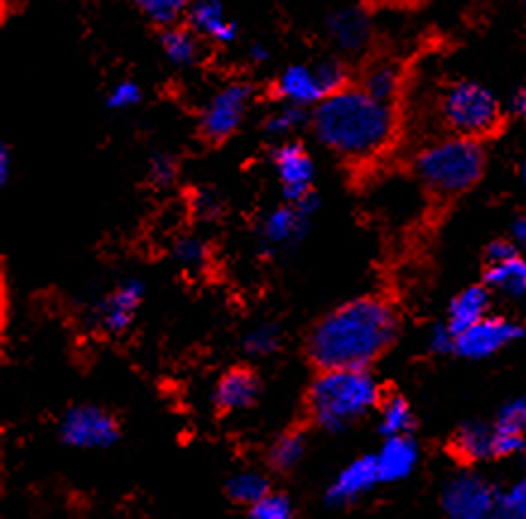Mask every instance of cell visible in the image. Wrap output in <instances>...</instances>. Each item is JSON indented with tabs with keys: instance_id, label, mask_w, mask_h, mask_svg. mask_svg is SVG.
Returning <instances> with one entry per match:
<instances>
[{
	"instance_id": "ac0fdd59",
	"label": "cell",
	"mask_w": 526,
	"mask_h": 519,
	"mask_svg": "<svg viewBox=\"0 0 526 519\" xmlns=\"http://www.w3.org/2000/svg\"><path fill=\"white\" fill-rule=\"evenodd\" d=\"M188 25L193 32L219 44H231L238 37L236 22L226 20L219 0H193L188 8Z\"/></svg>"
},
{
	"instance_id": "ab89813d",
	"label": "cell",
	"mask_w": 526,
	"mask_h": 519,
	"mask_svg": "<svg viewBox=\"0 0 526 519\" xmlns=\"http://www.w3.org/2000/svg\"><path fill=\"white\" fill-rule=\"evenodd\" d=\"M10 173H13V152L8 145H0V183L10 181Z\"/></svg>"
},
{
	"instance_id": "ffe728a7",
	"label": "cell",
	"mask_w": 526,
	"mask_h": 519,
	"mask_svg": "<svg viewBox=\"0 0 526 519\" xmlns=\"http://www.w3.org/2000/svg\"><path fill=\"white\" fill-rule=\"evenodd\" d=\"M486 286L495 294L505 298H524L526 296V258L514 253L512 258L500 262H488L486 267Z\"/></svg>"
},
{
	"instance_id": "ba28073f",
	"label": "cell",
	"mask_w": 526,
	"mask_h": 519,
	"mask_svg": "<svg viewBox=\"0 0 526 519\" xmlns=\"http://www.w3.org/2000/svg\"><path fill=\"white\" fill-rule=\"evenodd\" d=\"M524 327L519 322L502 315H486L483 320H478L476 325H471L469 330L457 334V346L454 354L462 356L469 361H483L490 356L500 354L502 349L522 339Z\"/></svg>"
},
{
	"instance_id": "4fadbf2b",
	"label": "cell",
	"mask_w": 526,
	"mask_h": 519,
	"mask_svg": "<svg viewBox=\"0 0 526 519\" xmlns=\"http://www.w3.org/2000/svg\"><path fill=\"white\" fill-rule=\"evenodd\" d=\"M274 92H277V97L282 99L284 104L301 106V109L318 106L322 99L330 97L325 85H322L318 65L303 63H294L289 65V68H284L282 75L274 82Z\"/></svg>"
},
{
	"instance_id": "8992f818",
	"label": "cell",
	"mask_w": 526,
	"mask_h": 519,
	"mask_svg": "<svg viewBox=\"0 0 526 519\" xmlns=\"http://www.w3.org/2000/svg\"><path fill=\"white\" fill-rule=\"evenodd\" d=\"M500 491L476 471H459L447 479L440 493L442 515L447 519H493Z\"/></svg>"
},
{
	"instance_id": "e0dca14e",
	"label": "cell",
	"mask_w": 526,
	"mask_h": 519,
	"mask_svg": "<svg viewBox=\"0 0 526 519\" xmlns=\"http://www.w3.org/2000/svg\"><path fill=\"white\" fill-rule=\"evenodd\" d=\"M260 395V380L248 368H233L219 378L214 387V402L221 411H245Z\"/></svg>"
},
{
	"instance_id": "7c38bea8",
	"label": "cell",
	"mask_w": 526,
	"mask_h": 519,
	"mask_svg": "<svg viewBox=\"0 0 526 519\" xmlns=\"http://www.w3.org/2000/svg\"><path fill=\"white\" fill-rule=\"evenodd\" d=\"M380 483L378 474V462H375V455L368 457H358L349 467H344L337 474L330 486L325 491V505L327 507H346L351 503H356L358 498L373 491L375 486Z\"/></svg>"
},
{
	"instance_id": "8d00e7d4",
	"label": "cell",
	"mask_w": 526,
	"mask_h": 519,
	"mask_svg": "<svg viewBox=\"0 0 526 519\" xmlns=\"http://www.w3.org/2000/svg\"><path fill=\"white\" fill-rule=\"evenodd\" d=\"M428 346L435 351V354H454V346H457V334H454L450 327L438 325L430 330Z\"/></svg>"
},
{
	"instance_id": "f6af8a7d",
	"label": "cell",
	"mask_w": 526,
	"mask_h": 519,
	"mask_svg": "<svg viewBox=\"0 0 526 519\" xmlns=\"http://www.w3.org/2000/svg\"><path fill=\"white\" fill-rule=\"evenodd\" d=\"M519 3H522V8L526 10V0H519Z\"/></svg>"
},
{
	"instance_id": "836d02e7",
	"label": "cell",
	"mask_w": 526,
	"mask_h": 519,
	"mask_svg": "<svg viewBox=\"0 0 526 519\" xmlns=\"http://www.w3.org/2000/svg\"><path fill=\"white\" fill-rule=\"evenodd\" d=\"M142 89L133 80H121L111 87V92L106 94V106L113 111H125L130 106L140 104Z\"/></svg>"
},
{
	"instance_id": "5bb4252c",
	"label": "cell",
	"mask_w": 526,
	"mask_h": 519,
	"mask_svg": "<svg viewBox=\"0 0 526 519\" xmlns=\"http://www.w3.org/2000/svg\"><path fill=\"white\" fill-rule=\"evenodd\" d=\"M310 217L298 210L296 205L286 202L265 217L262 222V243L267 248H294L303 241L308 231Z\"/></svg>"
},
{
	"instance_id": "e575fe53",
	"label": "cell",
	"mask_w": 526,
	"mask_h": 519,
	"mask_svg": "<svg viewBox=\"0 0 526 519\" xmlns=\"http://www.w3.org/2000/svg\"><path fill=\"white\" fill-rule=\"evenodd\" d=\"M315 65H318V73L322 77V85H325L327 94H334V92H339V89L349 87L346 85V82H349V75H346V68L339 61L327 58V61H320Z\"/></svg>"
},
{
	"instance_id": "6da1fadb",
	"label": "cell",
	"mask_w": 526,
	"mask_h": 519,
	"mask_svg": "<svg viewBox=\"0 0 526 519\" xmlns=\"http://www.w3.org/2000/svg\"><path fill=\"white\" fill-rule=\"evenodd\" d=\"M399 334L392 306L380 298H356L327 313L308 337V354L320 371L368 368Z\"/></svg>"
},
{
	"instance_id": "277c9868",
	"label": "cell",
	"mask_w": 526,
	"mask_h": 519,
	"mask_svg": "<svg viewBox=\"0 0 526 519\" xmlns=\"http://www.w3.org/2000/svg\"><path fill=\"white\" fill-rule=\"evenodd\" d=\"M486 152L474 137H445L423 149L416 159V173L423 186L438 195H462L481 181Z\"/></svg>"
},
{
	"instance_id": "1f68e13d",
	"label": "cell",
	"mask_w": 526,
	"mask_h": 519,
	"mask_svg": "<svg viewBox=\"0 0 526 519\" xmlns=\"http://www.w3.org/2000/svg\"><path fill=\"white\" fill-rule=\"evenodd\" d=\"M308 113L306 109H301V106H294V104H284L282 109L274 111L270 118L265 121V130L267 135L272 137H284L289 133H294L298 125L306 123Z\"/></svg>"
},
{
	"instance_id": "7bdbcfd3",
	"label": "cell",
	"mask_w": 526,
	"mask_h": 519,
	"mask_svg": "<svg viewBox=\"0 0 526 519\" xmlns=\"http://www.w3.org/2000/svg\"><path fill=\"white\" fill-rule=\"evenodd\" d=\"M248 56L253 63H265V61H270V49H267L265 44H253L250 46Z\"/></svg>"
},
{
	"instance_id": "f546056e",
	"label": "cell",
	"mask_w": 526,
	"mask_h": 519,
	"mask_svg": "<svg viewBox=\"0 0 526 519\" xmlns=\"http://www.w3.org/2000/svg\"><path fill=\"white\" fill-rule=\"evenodd\" d=\"M250 519H296V507L289 495L270 491L255 505H250Z\"/></svg>"
},
{
	"instance_id": "44dd1931",
	"label": "cell",
	"mask_w": 526,
	"mask_h": 519,
	"mask_svg": "<svg viewBox=\"0 0 526 519\" xmlns=\"http://www.w3.org/2000/svg\"><path fill=\"white\" fill-rule=\"evenodd\" d=\"M452 452L464 462H486L495 459V426L486 423H464L452 438Z\"/></svg>"
},
{
	"instance_id": "603a6c76",
	"label": "cell",
	"mask_w": 526,
	"mask_h": 519,
	"mask_svg": "<svg viewBox=\"0 0 526 519\" xmlns=\"http://www.w3.org/2000/svg\"><path fill=\"white\" fill-rule=\"evenodd\" d=\"M399 87H402V70L392 61H378L363 73L361 89L370 97L382 101V104H392L397 99Z\"/></svg>"
},
{
	"instance_id": "7a4b0ae2",
	"label": "cell",
	"mask_w": 526,
	"mask_h": 519,
	"mask_svg": "<svg viewBox=\"0 0 526 519\" xmlns=\"http://www.w3.org/2000/svg\"><path fill=\"white\" fill-rule=\"evenodd\" d=\"M313 128L337 157L368 161L392 142L394 111L392 104H382L361 87H344L315 106Z\"/></svg>"
},
{
	"instance_id": "30bf717a",
	"label": "cell",
	"mask_w": 526,
	"mask_h": 519,
	"mask_svg": "<svg viewBox=\"0 0 526 519\" xmlns=\"http://www.w3.org/2000/svg\"><path fill=\"white\" fill-rule=\"evenodd\" d=\"M142 298H145V284L140 279H125L89 310V322L109 334H121L133 325Z\"/></svg>"
},
{
	"instance_id": "60d3db41",
	"label": "cell",
	"mask_w": 526,
	"mask_h": 519,
	"mask_svg": "<svg viewBox=\"0 0 526 519\" xmlns=\"http://www.w3.org/2000/svg\"><path fill=\"white\" fill-rule=\"evenodd\" d=\"M510 111L514 113V116L526 118V85L519 87L517 92L510 97Z\"/></svg>"
},
{
	"instance_id": "d4e9b609",
	"label": "cell",
	"mask_w": 526,
	"mask_h": 519,
	"mask_svg": "<svg viewBox=\"0 0 526 519\" xmlns=\"http://www.w3.org/2000/svg\"><path fill=\"white\" fill-rule=\"evenodd\" d=\"M270 491V481H267L260 471H238V474H233L229 483H226V493H229L233 503L248 507L265 498Z\"/></svg>"
},
{
	"instance_id": "52a82bcc",
	"label": "cell",
	"mask_w": 526,
	"mask_h": 519,
	"mask_svg": "<svg viewBox=\"0 0 526 519\" xmlns=\"http://www.w3.org/2000/svg\"><path fill=\"white\" fill-rule=\"evenodd\" d=\"M250 99H253V89L243 82H229L221 87L200 116V133L209 142H224L241 128L245 113H248Z\"/></svg>"
},
{
	"instance_id": "f1b7e54d",
	"label": "cell",
	"mask_w": 526,
	"mask_h": 519,
	"mask_svg": "<svg viewBox=\"0 0 526 519\" xmlns=\"http://www.w3.org/2000/svg\"><path fill=\"white\" fill-rule=\"evenodd\" d=\"M493 519H526V476L500 491Z\"/></svg>"
},
{
	"instance_id": "4316f807",
	"label": "cell",
	"mask_w": 526,
	"mask_h": 519,
	"mask_svg": "<svg viewBox=\"0 0 526 519\" xmlns=\"http://www.w3.org/2000/svg\"><path fill=\"white\" fill-rule=\"evenodd\" d=\"M130 3H133L147 20L171 27L176 25L183 15H188V8L193 5V0H130Z\"/></svg>"
},
{
	"instance_id": "d590c367",
	"label": "cell",
	"mask_w": 526,
	"mask_h": 519,
	"mask_svg": "<svg viewBox=\"0 0 526 519\" xmlns=\"http://www.w3.org/2000/svg\"><path fill=\"white\" fill-rule=\"evenodd\" d=\"M176 173L178 166L171 154H157V157H152V161H149V178L157 186H169V183L176 181Z\"/></svg>"
},
{
	"instance_id": "d6986e66",
	"label": "cell",
	"mask_w": 526,
	"mask_h": 519,
	"mask_svg": "<svg viewBox=\"0 0 526 519\" xmlns=\"http://www.w3.org/2000/svg\"><path fill=\"white\" fill-rule=\"evenodd\" d=\"M490 308V289L488 286H469L462 294L452 298L450 308H447V327L454 334H462L469 330L471 325H476L478 320H483L488 315Z\"/></svg>"
},
{
	"instance_id": "f35d334b",
	"label": "cell",
	"mask_w": 526,
	"mask_h": 519,
	"mask_svg": "<svg viewBox=\"0 0 526 519\" xmlns=\"http://www.w3.org/2000/svg\"><path fill=\"white\" fill-rule=\"evenodd\" d=\"M217 210H219V200L214 198V193H207V190H202V193L197 195V212L212 217V214H217Z\"/></svg>"
},
{
	"instance_id": "9a60e30c",
	"label": "cell",
	"mask_w": 526,
	"mask_h": 519,
	"mask_svg": "<svg viewBox=\"0 0 526 519\" xmlns=\"http://www.w3.org/2000/svg\"><path fill=\"white\" fill-rule=\"evenodd\" d=\"M327 32H330L337 49H342L344 53H358L368 46L370 34H373V22H370L366 10L351 5V8H342L330 15Z\"/></svg>"
},
{
	"instance_id": "4dcf8cb0",
	"label": "cell",
	"mask_w": 526,
	"mask_h": 519,
	"mask_svg": "<svg viewBox=\"0 0 526 519\" xmlns=\"http://www.w3.org/2000/svg\"><path fill=\"white\" fill-rule=\"evenodd\" d=\"M173 260H176L183 270L197 272L207 265L209 250L205 243L200 241V238L188 236V238H181V241H176V246H173Z\"/></svg>"
},
{
	"instance_id": "cb8c5ba5",
	"label": "cell",
	"mask_w": 526,
	"mask_h": 519,
	"mask_svg": "<svg viewBox=\"0 0 526 519\" xmlns=\"http://www.w3.org/2000/svg\"><path fill=\"white\" fill-rule=\"evenodd\" d=\"M414 428V411L404 397L392 395L380 402V431L385 438L409 435Z\"/></svg>"
},
{
	"instance_id": "b9f144b4",
	"label": "cell",
	"mask_w": 526,
	"mask_h": 519,
	"mask_svg": "<svg viewBox=\"0 0 526 519\" xmlns=\"http://www.w3.org/2000/svg\"><path fill=\"white\" fill-rule=\"evenodd\" d=\"M512 241L517 243L519 250H526V214L514 219L512 224Z\"/></svg>"
},
{
	"instance_id": "3957f363",
	"label": "cell",
	"mask_w": 526,
	"mask_h": 519,
	"mask_svg": "<svg viewBox=\"0 0 526 519\" xmlns=\"http://www.w3.org/2000/svg\"><path fill=\"white\" fill-rule=\"evenodd\" d=\"M382 402L378 380L368 368H327L313 380L308 409L322 431L342 433Z\"/></svg>"
},
{
	"instance_id": "d6a6232c",
	"label": "cell",
	"mask_w": 526,
	"mask_h": 519,
	"mask_svg": "<svg viewBox=\"0 0 526 519\" xmlns=\"http://www.w3.org/2000/svg\"><path fill=\"white\" fill-rule=\"evenodd\" d=\"M495 426H498L500 431L526 435V395H519L514 397L512 402H507L505 407L500 409Z\"/></svg>"
},
{
	"instance_id": "8fae6325",
	"label": "cell",
	"mask_w": 526,
	"mask_h": 519,
	"mask_svg": "<svg viewBox=\"0 0 526 519\" xmlns=\"http://www.w3.org/2000/svg\"><path fill=\"white\" fill-rule=\"evenodd\" d=\"M274 171H277L279 183H282L284 200L298 202L313 190L315 164L308 149L301 142H284L274 149Z\"/></svg>"
},
{
	"instance_id": "74e56055",
	"label": "cell",
	"mask_w": 526,
	"mask_h": 519,
	"mask_svg": "<svg viewBox=\"0 0 526 519\" xmlns=\"http://www.w3.org/2000/svg\"><path fill=\"white\" fill-rule=\"evenodd\" d=\"M514 253H519L517 243H514V241H493L488 246L486 258H488V262H500V260L512 258Z\"/></svg>"
},
{
	"instance_id": "ee69618b",
	"label": "cell",
	"mask_w": 526,
	"mask_h": 519,
	"mask_svg": "<svg viewBox=\"0 0 526 519\" xmlns=\"http://www.w3.org/2000/svg\"><path fill=\"white\" fill-rule=\"evenodd\" d=\"M522 181L526 183V161H524V166H522Z\"/></svg>"
},
{
	"instance_id": "2e32d148",
	"label": "cell",
	"mask_w": 526,
	"mask_h": 519,
	"mask_svg": "<svg viewBox=\"0 0 526 519\" xmlns=\"http://www.w3.org/2000/svg\"><path fill=\"white\" fill-rule=\"evenodd\" d=\"M378 462L380 483H397L409 479L418 464V445L411 435H394L385 438V445L375 455Z\"/></svg>"
},
{
	"instance_id": "9c48e42d",
	"label": "cell",
	"mask_w": 526,
	"mask_h": 519,
	"mask_svg": "<svg viewBox=\"0 0 526 519\" xmlns=\"http://www.w3.org/2000/svg\"><path fill=\"white\" fill-rule=\"evenodd\" d=\"M61 438L70 447L101 450V447H111L118 440V423L109 411L92 407V404H80V407L65 411Z\"/></svg>"
},
{
	"instance_id": "5b68a950",
	"label": "cell",
	"mask_w": 526,
	"mask_h": 519,
	"mask_svg": "<svg viewBox=\"0 0 526 519\" xmlns=\"http://www.w3.org/2000/svg\"><path fill=\"white\" fill-rule=\"evenodd\" d=\"M442 121L454 135L481 137L493 135L502 123V106L486 85L474 80H459L447 87L440 104Z\"/></svg>"
},
{
	"instance_id": "7402d4cb",
	"label": "cell",
	"mask_w": 526,
	"mask_h": 519,
	"mask_svg": "<svg viewBox=\"0 0 526 519\" xmlns=\"http://www.w3.org/2000/svg\"><path fill=\"white\" fill-rule=\"evenodd\" d=\"M161 51L166 61L176 68H190L200 56V44H197V32L190 27H166L161 32Z\"/></svg>"
},
{
	"instance_id": "484cf974",
	"label": "cell",
	"mask_w": 526,
	"mask_h": 519,
	"mask_svg": "<svg viewBox=\"0 0 526 519\" xmlns=\"http://www.w3.org/2000/svg\"><path fill=\"white\" fill-rule=\"evenodd\" d=\"M308 450V440L303 433H286L270 447V467L274 471H291L298 467Z\"/></svg>"
},
{
	"instance_id": "83f0119b",
	"label": "cell",
	"mask_w": 526,
	"mask_h": 519,
	"mask_svg": "<svg viewBox=\"0 0 526 519\" xmlns=\"http://www.w3.org/2000/svg\"><path fill=\"white\" fill-rule=\"evenodd\" d=\"M279 346H282V332L274 325H257L255 330H250L243 339L245 354L255 356V359L272 356L274 351H279Z\"/></svg>"
}]
</instances>
